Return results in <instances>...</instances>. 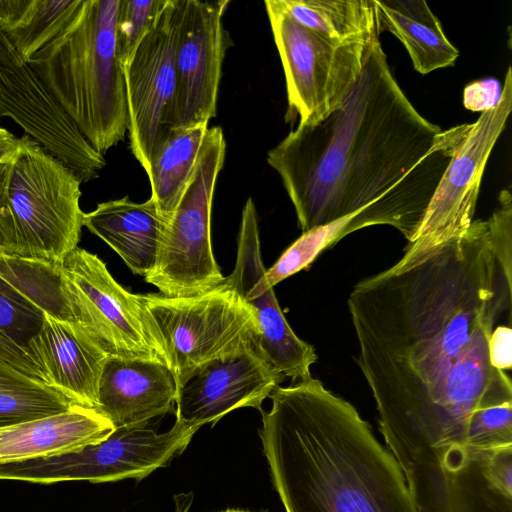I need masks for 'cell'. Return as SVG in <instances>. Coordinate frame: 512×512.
Listing matches in <instances>:
<instances>
[{"label": "cell", "mask_w": 512, "mask_h": 512, "mask_svg": "<svg viewBox=\"0 0 512 512\" xmlns=\"http://www.w3.org/2000/svg\"><path fill=\"white\" fill-rule=\"evenodd\" d=\"M512 305V279L492 249L486 220L359 281L347 306L358 365L379 429L399 467L433 480L473 473L481 454L470 422L512 402L510 377L492 366L489 338Z\"/></svg>", "instance_id": "1"}, {"label": "cell", "mask_w": 512, "mask_h": 512, "mask_svg": "<svg viewBox=\"0 0 512 512\" xmlns=\"http://www.w3.org/2000/svg\"><path fill=\"white\" fill-rule=\"evenodd\" d=\"M458 127L443 131L397 83L379 34L368 41L361 73L340 107L298 125L267 153L303 232L354 216L348 234L374 225L410 243L452 157Z\"/></svg>", "instance_id": "2"}, {"label": "cell", "mask_w": 512, "mask_h": 512, "mask_svg": "<svg viewBox=\"0 0 512 512\" xmlns=\"http://www.w3.org/2000/svg\"><path fill=\"white\" fill-rule=\"evenodd\" d=\"M259 431L286 512H417L392 454L313 377L277 386Z\"/></svg>", "instance_id": "3"}, {"label": "cell", "mask_w": 512, "mask_h": 512, "mask_svg": "<svg viewBox=\"0 0 512 512\" xmlns=\"http://www.w3.org/2000/svg\"><path fill=\"white\" fill-rule=\"evenodd\" d=\"M120 0H79L28 60L53 99L100 154L124 140L128 107L116 24Z\"/></svg>", "instance_id": "4"}, {"label": "cell", "mask_w": 512, "mask_h": 512, "mask_svg": "<svg viewBox=\"0 0 512 512\" xmlns=\"http://www.w3.org/2000/svg\"><path fill=\"white\" fill-rule=\"evenodd\" d=\"M0 199V255L58 264L78 247L81 181L24 135Z\"/></svg>", "instance_id": "5"}, {"label": "cell", "mask_w": 512, "mask_h": 512, "mask_svg": "<svg viewBox=\"0 0 512 512\" xmlns=\"http://www.w3.org/2000/svg\"><path fill=\"white\" fill-rule=\"evenodd\" d=\"M138 298L177 386L212 360L255 350L259 333L255 314L224 282L192 296L138 294Z\"/></svg>", "instance_id": "6"}, {"label": "cell", "mask_w": 512, "mask_h": 512, "mask_svg": "<svg viewBox=\"0 0 512 512\" xmlns=\"http://www.w3.org/2000/svg\"><path fill=\"white\" fill-rule=\"evenodd\" d=\"M225 154L222 128H208L193 176L168 221L156 265L144 277L164 296L201 294L225 279L211 240L213 195Z\"/></svg>", "instance_id": "7"}, {"label": "cell", "mask_w": 512, "mask_h": 512, "mask_svg": "<svg viewBox=\"0 0 512 512\" xmlns=\"http://www.w3.org/2000/svg\"><path fill=\"white\" fill-rule=\"evenodd\" d=\"M58 270L74 323L107 358L149 359L169 366L138 294L122 287L97 255L77 247Z\"/></svg>", "instance_id": "8"}, {"label": "cell", "mask_w": 512, "mask_h": 512, "mask_svg": "<svg viewBox=\"0 0 512 512\" xmlns=\"http://www.w3.org/2000/svg\"><path fill=\"white\" fill-rule=\"evenodd\" d=\"M264 4L285 74L289 111L298 116V125L315 124L347 98L368 41H333L297 23L273 0Z\"/></svg>", "instance_id": "9"}, {"label": "cell", "mask_w": 512, "mask_h": 512, "mask_svg": "<svg viewBox=\"0 0 512 512\" xmlns=\"http://www.w3.org/2000/svg\"><path fill=\"white\" fill-rule=\"evenodd\" d=\"M197 431L177 421L164 433L155 431L149 422L117 427L103 441L79 450L15 462L11 476L38 484L141 480L181 454Z\"/></svg>", "instance_id": "10"}, {"label": "cell", "mask_w": 512, "mask_h": 512, "mask_svg": "<svg viewBox=\"0 0 512 512\" xmlns=\"http://www.w3.org/2000/svg\"><path fill=\"white\" fill-rule=\"evenodd\" d=\"M512 110L509 66L496 105L477 121L458 125L451 160L430 200L421 225L405 251H425L463 234L473 222L483 173Z\"/></svg>", "instance_id": "11"}, {"label": "cell", "mask_w": 512, "mask_h": 512, "mask_svg": "<svg viewBox=\"0 0 512 512\" xmlns=\"http://www.w3.org/2000/svg\"><path fill=\"white\" fill-rule=\"evenodd\" d=\"M182 9L183 0H166L123 69L130 150L145 171L153 149L173 128L175 54Z\"/></svg>", "instance_id": "12"}, {"label": "cell", "mask_w": 512, "mask_h": 512, "mask_svg": "<svg viewBox=\"0 0 512 512\" xmlns=\"http://www.w3.org/2000/svg\"><path fill=\"white\" fill-rule=\"evenodd\" d=\"M0 117H8L82 183L98 177L106 161L66 116L0 29Z\"/></svg>", "instance_id": "13"}, {"label": "cell", "mask_w": 512, "mask_h": 512, "mask_svg": "<svg viewBox=\"0 0 512 512\" xmlns=\"http://www.w3.org/2000/svg\"><path fill=\"white\" fill-rule=\"evenodd\" d=\"M236 263L224 283L233 288L251 307L258 323L255 351L283 378L294 382L312 377L317 360L314 347L300 339L287 322L274 288H266L260 243L258 214L249 197L243 207L238 234Z\"/></svg>", "instance_id": "14"}, {"label": "cell", "mask_w": 512, "mask_h": 512, "mask_svg": "<svg viewBox=\"0 0 512 512\" xmlns=\"http://www.w3.org/2000/svg\"><path fill=\"white\" fill-rule=\"evenodd\" d=\"M229 3L183 0L175 54L173 128L208 126L216 116L222 64L230 42L222 21Z\"/></svg>", "instance_id": "15"}, {"label": "cell", "mask_w": 512, "mask_h": 512, "mask_svg": "<svg viewBox=\"0 0 512 512\" xmlns=\"http://www.w3.org/2000/svg\"><path fill=\"white\" fill-rule=\"evenodd\" d=\"M284 379L254 349L212 360L177 386L176 421L199 429L238 408L261 410Z\"/></svg>", "instance_id": "16"}, {"label": "cell", "mask_w": 512, "mask_h": 512, "mask_svg": "<svg viewBox=\"0 0 512 512\" xmlns=\"http://www.w3.org/2000/svg\"><path fill=\"white\" fill-rule=\"evenodd\" d=\"M46 315L74 323L58 264L0 255V334L29 357Z\"/></svg>", "instance_id": "17"}, {"label": "cell", "mask_w": 512, "mask_h": 512, "mask_svg": "<svg viewBox=\"0 0 512 512\" xmlns=\"http://www.w3.org/2000/svg\"><path fill=\"white\" fill-rule=\"evenodd\" d=\"M176 394L177 381L166 364L108 357L99 379L96 410L114 428L138 425L166 414L175 403Z\"/></svg>", "instance_id": "18"}, {"label": "cell", "mask_w": 512, "mask_h": 512, "mask_svg": "<svg viewBox=\"0 0 512 512\" xmlns=\"http://www.w3.org/2000/svg\"><path fill=\"white\" fill-rule=\"evenodd\" d=\"M28 354L47 384L75 404L96 409L99 379L107 357L78 324L46 315L29 344Z\"/></svg>", "instance_id": "19"}, {"label": "cell", "mask_w": 512, "mask_h": 512, "mask_svg": "<svg viewBox=\"0 0 512 512\" xmlns=\"http://www.w3.org/2000/svg\"><path fill=\"white\" fill-rule=\"evenodd\" d=\"M112 423L96 409L74 405L68 411L0 427V464L76 451L106 439Z\"/></svg>", "instance_id": "20"}, {"label": "cell", "mask_w": 512, "mask_h": 512, "mask_svg": "<svg viewBox=\"0 0 512 512\" xmlns=\"http://www.w3.org/2000/svg\"><path fill=\"white\" fill-rule=\"evenodd\" d=\"M167 224L151 198L136 203L128 196L102 202L83 217V226L143 277L156 265Z\"/></svg>", "instance_id": "21"}, {"label": "cell", "mask_w": 512, "mask_h": 512, "mask_svg": "<svg viewBox=\"0 0 512 512\" xmlns=\"http://www.w3.org/2000/svg\"><path fill=\"white\" fill-rule=\"evenodd\" d=\"M378 32L389 31L405 46L417 72L453 66L459 56L439 19L423 0H374Z\"/></svg>", "instance_id": "22"}, {"label": "cell", "mask_w": 512, "mask_h": 512, "mask_svg": "<svg viewBox=\"0 0 512 512\" xmlns=\"http://www.w3.org/2000/svg\"><path fill=\"white\" fill-rule=\"evenodd\" d=\"M207 125L171 128L152 151L146 173L151 199L169 221L196 168Z\"/></svg>", "instance_id": "23"}, {"label": "cell", "mask_w": 512, "mask_h": 512, "mask_svg": "<svg viewBox=\"0 0 512 512\" xmlns=\"http://www.w3.org/2000/svg\"><path fill=\"white\" fill-rule=\"evenodd\" d=\"M300 25L339 43L367 42L377 29L374 0H273Z\"/></svg>", "instance_id": "24"}, {"label": "cell", "mask_w": 512, "mask_h": 512, "mask_svg": "<svg viewBox=\"0 0 512 512\" xmlns=\"http://www.w3.org/2000/svg\"><path fill=\"white\" fill-rule=\"evenodd\" d=\"M78 4L79 0H0V29L27 63Z\"/></svg>", "instance_id": "25"}, {"label": "cell", "mask_w": 512, "mask_h": 512, "mask_svg": "<svg viewBox=\"0 0 512 512\" xmlns=\"http://www.w3.org/2000/svg\"><path fill=\"white\" fill-rule=\"evenodd\" d=\"M74 405L56 388L0 356V427L60 414Z\"/></svg>", "instance_id": "26"}, {"label": "cell", "mask_w": 512, "mask_h": 512, "mask_svg": "<svg viewBox=\"0 0 512 512\" xmlns=\"http://www.w3.org/2000/svg\"><path fill=\"white\" fill-rule=\"evenodd\" d=\"M355 215L352 214L303 232L278 260L266 269L264 275L266 285L274 288L282 280L309 267L323 250L344 238V231Z\"/></svg>", "instance_id": "27"}, {"label": "cell", "mask_w": 512, "mask_h": 512, "mask_svg": "<svg viewBox=\"0 0 512 512\" xmlns=\"http://www.w3.org/2000/svg\"><path fill=\"white\" fill-rule=\"evenodd\" d=\"M166 0H120L116 24L118 58L122 69L153 26Z\"/></svg>", "instance_id": "28"}, {"label": "cell", "mask_w": 512, "mask_h": 512, "mask_svg": "<svg viewBox=\"0 0 512 512\" xmlns=\"http://www.w3.org/2000/svg\"><path fill=\"white\" fill-rule=\"evenodd\" d=\"M499 206L486 220L493 253L504 274L512 279V196L508 189L499 194Z\"/></svg>", "instance_id": "29"}, {"label": "cell", "mask_w": 512, "mask_h": 512, "mask_svg": "<svg viewBox=\"0 0 512 512\" xmlns=\"http://www.w3.org/2000/svg\"><path fill=\"white\" fill-rule=\"evenodd\" d=\"M501 90L499 82L495 79L471 83L463 91L464 106L480 112L490 109L498 102Z\"/></svg>", "instance_id": "30"}, {"label": "cell", "mask_w": 512, "mask_h": 512, "mask_svg": "<svg viewBox=\"0 0 512 512\" xmlns=\"http://www.w3.org/2000/svg\"><path fill=\"white\" fill-rule=\"evenodd\" d=\"M489 357L493 367L502 371L512 366V330L509 326H498L489 338Z\"/></svg>", "instance_id": "31"}, {"label": "cell", "mask_w": 512, "mask_h": 512, "mask_svg": "<svg viewBox=\"0 0 512 512\" xmlns=\"http://www.w3.org/2000/svg\"><path fill=\"white\" fill-rule=\"evenodd\" d=\"M0 356L22 371L44 381L37 365L2 334H0Z\"/></svg>", "instance_id": "32"}, {"label": "cell", "mask_w": 512, "mask_h": 512, "mask_svg": "<svg viewBox=\"0 0 512 512\" xmlns=\"http://www.w3.org/2000/svg\"><path fill=\"white\" fill-rule=\"evenodd\" d=\"M21 148L20 138L0 126V164L12 163Z\"/></svg>", "instance_id": "33"}, {"label": "cell", "mask_w": 512, "mask_h": 512, "mask_svg": "<svg viewBox=\"0 0 512 512\" xmlns=\"http://www.w3.org/2000/svg\"><path fill=\"white\" fill-rule=\"evenodd\" d=\"M11 163L9 164H0V199L2 197L7 178L9 175Z\"/></svg>", "instance_id": "34"}, {"label": "cell", "mask_w": 512, "mask_h": 512, "mask_svg": "<svg viewBox=\"0 0 512 512\" xmlns=\"http://www.w3.org/2000/svg\"><path fill=\"white\" fill-rule=\"evenodd\" d=\"M219 512H250V511L242 510V509H226V510L219 511Z\"/></svg>", "instance_id": "35"}]
</instances>
